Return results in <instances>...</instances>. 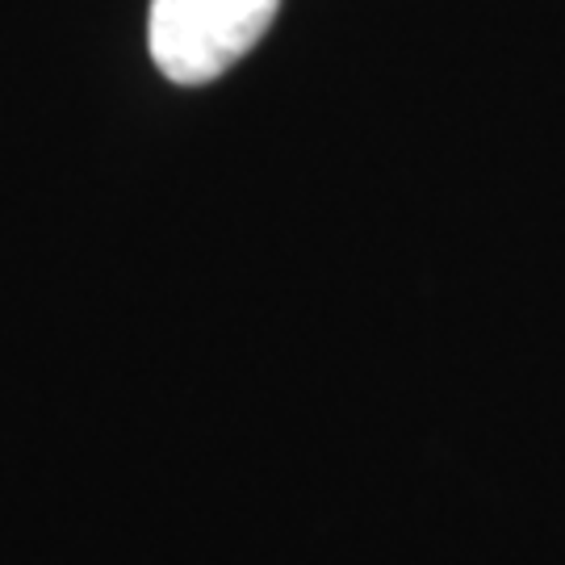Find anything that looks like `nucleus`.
<instances>
[{
    "instance_id": "obj_1",
    "label": "nucleus",
    "mask_w": 565,
    "mask_h": 565,
    "mask_svg": "<svg viewBox=\"0 0 565 565\" xmlns=\"http://www.w3.org/2000/svg\"><path fill=\"white\" fill-rule=\"evenodd\" d=\"M281 0H151L147 46L168 81L205 84L268 34Z\"/></svg>"
}]
</instances>
